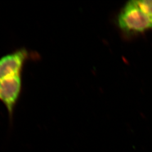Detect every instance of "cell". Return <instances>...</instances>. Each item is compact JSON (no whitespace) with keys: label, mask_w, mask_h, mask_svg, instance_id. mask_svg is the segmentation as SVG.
Returning a JSON list of instances; mask_svg holds the SVG:
<instances>
[{"label":"cell","mask_w":152,"mask_h":152,"mask_svg":"<svg viewBox=\"0 0 152 152\" xmlns=\"http://www.w3.org/2000/svg\"><path fill=\"white\" fill-rule=\"evenodd\" d=\"M120 28L128 34H137L152 29V19L142 10L136 0L129 1L118 18Z\"/></svg>","instance_id":"cell-1"},{"label":"cell","mask_w":152,"mask_h":152,"mask_svg":"<svg viewBox=\"0 0 152 152\" xmlns=\"http://www.w3.org/2000/svg\"><path fill=\"white\" fill-rule=\"evenodd\" d=\"M22 89L21 75H17L0 81V101L5 105L12 117Z\"/></svg>","instance_id":"cell-2"},{"label":"cell","mask_w":152,"mask_h":152,"mask_svg":"<svg viewBox=\"0 0 152 152\" xmlns=\"http://www.w3.org/2000/svg\"><path fill=\"white\" fill-rule=\"evenodd\" d=\"M27 58L25 50H19L0 58V81L17 75H21L23 65Z\"/></svg>","instance_id":"cell-3"},{"label":"cell","mask_w":152,"mask_h":152,"mask_svg":"<svg viewBox=\"0 0 152 152\" xmlns=\"http://www.w3.org/2000/svg\"><path fill=\"white\" fill-rule=\"evenodd\" d=\"M136 2L142 10L152 19V0H136Z\"/></svg>","instance_id":"cell-4"}]
</instances>
